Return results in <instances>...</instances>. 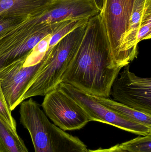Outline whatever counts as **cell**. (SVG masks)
Instances as JSON below:
<instances>
[{
  "label": "cell",
  "mask_w": 151,
  "mask_h": 152,
  "mask_svg": "<svg viewBox=\"0 0 151 152\" xmlns=\"http://www.w3.org/2000/svg\"><path fill=\"white\" fill-rule=\"evenodd\" d=\"M0 86V118L7 123L14 131L17 132V123L12 115Z\"/></svg>",
  "instance_id": "e0dca14e"
},
{
  "label": "cell",
  "mask_w": 151,
  "mask_h": 152,
  "mask_svg": "<svg viewBox=\"0 0 151 152\" xmlns=\"http://www.w3.org/2000/svg\"><path fill=\"white\" fill-rule=\"evenodd\" d=\"M151 37V20L143 23L139 28L137 36V43L143 40H148Z\"/></svg>",
  "instance_id": "ac0fdd59"
},
{
  "label": "cell",
  "mask_w": 151,
  "mask_h": 152,
  "mask_svg": "<svg viewBox=\"0 0 151 152\" xmlns=\"http://www.w3.org/2000/svg\"><path fill=\"white\" fill-rule=\"evenodd\" d=\"M113 83L111 94L114 101L132 109L151 114V79L136 75L129 65Z\"/></svg>",
  "instance_id": "9c48e42d"
},
{
  "label": "cell",
  "mask_w": 151,
  "mask_h": 152,
  "mask_svg": "<svg viewBox=\"0 0 151 152\" xmlns=\"http://www.w3.org/2000/svg\"><path fill=\"white\" fill-rule=\"evenodd\" d=\"M58 86L82 107L91 121L109 124L142 136L151 133V128L128 119L115 113L98 102L88 93L64 82H61Z\"/></svg>",
  "instance_id": "ba28073f"
},
{
  "label": "cell",
  "mask_w": 151,
  "mask_h": 152,
  "mask_svg": "<svg viewBox=\"0 0 151 152\" xmlns=\"http://www.w3.org/2000/svg\"><path fill=\"white\" fill-rule=\"evenodd\" d=\"M87 22L74 29L48 50L45 61L29 83L22 102L33 96H45L61 83L62 76L83 38Z\"/></svg>",
  "instance_id": "3957f363"
},
{
  "label": "cell",
  "mask_w": 151,
  "mask_h": 152,
  "mask_svg": "<svg viewBox=\"0 0 151 152\" xmlns=\"http://www.w3.org/2000/svg\"><path fill=\"white\" fill-rule=\"evenodd\" d=\"M44 96V113L64 131L79 130L91 121L82 107L58 86Z\"/></svg>",
  "instance_id": "8992f818"
},
{
  "label": "cell",
  "mask_w": 151,
  "mask_h": 152,
  "mask_svg": "<svg viewBox=\"0 0 151 152\" xmlns=\"http://www.w3.org/2000/svg\"><path fill=\"white\" fill-rule=\"evenodd\" d=\"M0 152H1V149H0Z\"/></svg>",
  "instance_id": "44dd1931"
},
{
  "label": "cell",
  "mask_w": 151,
  "mask_h": 152,
  "mask_svg": "<svg viewBox=\"0 0 151 152\" xmlns=\"http://www.w3.org/2000/svg\"><path fill=\"white\" fill-rule=\"evenodd\" d=\"M27 18L19 16H0V37L20 25Z\"/></svg>",
  "instance_id": "2e32d148"
},
{
  "label": "cell",
  "mask_w": 151,
  "mask_h": 152,
  "mask_svg": "<svg viewBox=\"0 0 151 152\" xmlns=\"http://www.w3.org/2000/svg\"><path fill=\"white\" fill-rule=\"evenodd\" d=\"M20 122L28 130L35 152H88L77 137L50 121L40 104L32 98L20 104Z\"/></svg>",
  "instance_id": "7a4b0ae2"
},
{
  "label": "cell",
  "mask_w": 151,
  "mask_h": 152,
  "mask_svg": "<svg viewBox=\"0 0 151 152\" xmlns=\"http://www.w3.org/2000/svg\"><path fill=\"white\" fill-rule=\"evenodd\" d=\"M118 145L121 149L128 152H151V133Z\"/></svg>",
  "instance_id": "9a60e30c"
},
{
  "label": "cell",
  "mask_w": 151,
  "mask_h": 152,
  "mask_svg": "<svg viewBox=\"0 0 151 152\" xmlns=\"http://www.w3.org/2000/svg\"><path fill=\"white\" fill-rule=\"evenodd\" d=\"M121 69L114 64L99 13L88 20L83 38L61 82L94 96L109 98Z\"/></svg>",
  "instance_id": "6da1fadb"
},
{
  "label": "cell",
  "mask_w": 151,
  "mask_h": 152,
  "mask_svg": "<svg viewBox=\"0 0 151 152\" xmlns=\"http://www.w3.org/2000/svg\"><path fill=\"white\" fill-rule=\"evenodd\" d=\"M97 8L99 10V12L102 10L104 0H93Z\"/></svg>",
  "instance_id": "ffe728a7"
},
{
  "label": "cell",
  "mask_w": 151,
  "mask_h": 152,
  "mask_svg": "<svg viewBox=\"0 0 151 152\" xmlns=\"http://www.w3.org/2000/svg\"><path fill=\"white\" fill-rule=\"evenodd\" d=\"M33 18L29 16L0 37V70L29 55L43 38L53 34L64 22L38 24Z\"/></svg>",
  "instance_id": "277c9868"
},
{
  "label": "cell",
  "mask_w": 151,
  "mask_h": 152,
  "mask_svg": "<svg viewBox=\"0 0 151 152\" xmlns=\"http://www.w3.org/2000/svg\"><path fill=\"white\" fill-rule=\"evenodd\" d=\"M54 0H0V16L27 18L48 8Z\"/></svg>",
  "instance_id": "7c38bea8"
},
{
  "label": "cell",
  "mask_w": 151,
  "mask_h": 152,
  "mask_svg": "<svg viewBox=\"0 0 151 152\" xmlns=\"http://www.w3.org/2000/svg\"><path fill=\"white\" fill-rule=\"evenodd\" d=\"M134 0H104L99 15L110 43L111 53L116 66L124 67L121 47L128 29Z\"/></svg>",
  "instance_id": "52a82bcc"
},
{
  "label": "cell",
  "mask_w": 151,
  "mask_h": 152,
  "mask_svg": "<svg viewBox=\"0 0 151 152\" xmlns=\"http://www.w3.org/2000/svg\"><path fill=\"white\" fill-rule=\"evenodd\" d=\"M88 152H128L121 149L118 144L116 145L109 149L99 148L95 150H88Z\"/></svg>",
  "instance_id": "d6986e66"
},
{
  "label": "cell",
  "mask_w": 151,
  "mask_h": 152,
  "mask_svg": "<svg viewBox=\"0 0 151 152\" xmlns=\"http://www.w3.org/2000/svg\"><path fill=\"white\" fill-rule=\"evenodd\" d=\"M47 51L36 46L29 55L0 70V86L11 111L22 102L29 83L45 61Z\"/></svg>",
  "instance_id": "5b68a950"
},
{
  "label": "cell",
  "mask_w": 151,
  "mask_h": 152,
  "mask_svg": "<svg viewBox=\"0 0 151 152\" xmlns=\"http://www.w3.org/2000/svg\"><path fill=\"white\" fill-rule=\"evenodd\" d=\"M0 149L1 152H28L24 141L0 118Z\"/></svg>",
  "instance_id": "5bb4252c"
},
{
  "label": "cell",
  "mask_w": 151,
  "mask_h": 152,
  "mask_svg": "<svg viewBox=\"0 0 151 152\" xmlns=\"http://www.w3.org/2000/svg\"><path fill=\"white\" fill-rule=\"evenodd\" d=\"M150 20H151V0H134L128 29L121 47L124 67L137 58V33L141 26Z\"/></svg>",
  "instance_id": "8fae6325"
},
{
  "label": "cell",
  "mask_w": 151,
  "mask_h": 152,
  "mask_svg": "<svg viewBox=\"0 0 151 152\" xmlns=\"http://www.w3.org/2000/svg\"><path fill=\"white\" fill-rule=\"evenodd\" d=\"M93 0H54L43 14L45 22L90 19L99 14Z\"/></svg>",
  "instance_id": "30bf717a"
},
{
  "label": "cell",
  "mask_w": 151,
  "mask_h": 152,
  "mask_svg": "<svg viewBox=\"0 0 151 152\" xmlns=\"http://www.w3.org/2000/svg\"><path fill=\"white\" fill-rule=\"evenodd\" d=\"M92 96L98 102L115 113L128 119L151 128V114L134 110L109 98Z\"/></svg>",
  "instance_id": "4fadbf2b"
}]
</instances>
